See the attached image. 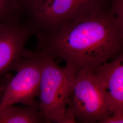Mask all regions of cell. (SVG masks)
I'll use <instances>...</instances> for the list:
<instances>
[{"instance_id":"6da1fadb","label":"cell","mask_w":123,"mask_h":123,"mask_svg":"<svg viewBox=\"0 0 123 123\" xmlns=\"http://www.w3.org/2000/svg\"><path fill=\"white\" fill-rule=\"evenodd\" d=\"M37 50L77 72L93 71L122 53L123 24L108 5L83 18L35 34Z\"/></svg>"},{"instance_id":"7a4b0ae2","label":"cell","mask_w":123,"mask_h":123,"mask_svg":"<svg viewBox=\"0 0 123 123\" xmlns=\"http://www.w3.org/2000/svg\"><path fill=\"white\" fill-rule=\"evenodd\" d=\"M36 52L42 62L39 105L46 123H76L67 110L75 71L67 65L58 66L53 58L40 51Z\"/></svg>"},{"instance_id":"3957f363","label":"cell","mask_w":123,"mask_h":123,"mask_svg":"<svg viewBox=\"0 0 123 123\" xmlns=\"http://www.w3.org/2000/svg\"><path fill=\"white\" fill-rule=\"evenodd\" d=\"M15 76L6 75L0 87V110L5 107L22 104L33 105L38 96L42 62L37 53L24 49L23 57L15 69Z\"/></svg>"},{"instance_id":"277c9868","label":"cell","mask_w":123,"mask_h":123,"mask_svg":"<svg viewBox=\"0 0 123 123\" xmlns=\"http://www.w3.org/2000/svg\"><path fill=\"white\" fill-rule=\"evenodd\" d=\"M68 115L75 121L98 123L112 114L105 95L92 71L76 73L67 104Z\"/></svg>"},{"instance_id":"5b68a950","label":"cell","mask_w":123,"mask_h":123,"mask_svg":"<svg viewBox=\"0 0 123 123\" xmlns=\"http://www.w3.org/2000/svg\"><path fill=\"white\" fill-rule=\"evenodd\" d=\"M108 5V0H46L27 13L34 33L83 18Z\"/></svg>"},{"instance_id":"8992f818","label":"cell","mask_w":123,"mask_h":123,"mask_svg":"<svg viewBox=\"0 0 123 123\" xmlns=\"http://www.w3.org/2000/svg\"><path fill=\"white\" fill-rule=\"evenodd\" d=\"M34 30L28 22L0 23V80L15 71L23 57L24 47Z\"/></svg>"},{"instance_id":"52a82bcc","label":"cell","mask_w":123,"mask_h":123,"mask_svg":"<svg viewBox=\"0 0 123 123\" xmlns=\"http://www.w3.org/2000/svg\"><path fill=\"white\" fill-rule=\"evenodd\" d=\"M112 114L123 111V54L92 71Z\"/></svg>"},{"instance_id":"ba28073f","label":"cell","mask_w":123,"mask_h":123,"mask_svg":"<svg viewBox=\"0 0 123 123\" xmlns=\"http://www.w3.org/2000/svg\"><path fill=\"white\" fill-rule=\"evenodd\" d=\"M46 123L37 101L25 107L8 106L0 110V123Z\"/></svg>"},{"instance_id":"9c48e42d","label":"cell","mask_w":123,"mask_h":123,"mask_svg":"<svg viewBox=\"0 0 123 123\" xmlns=\"http://www.w3.org/2000/svg\"><path fill=\"white\" fill-rule=\"evenodd\" d=\"M23 12L22 7L18 0H0V23L20 22Z\"/></svg>"},{"instance_id":"30bf717a","label":"cell","mask_w":123,"mask_h":123,"mask_svg":"<svg viewBox=\"0 0 123 123\" xmlns=\"http://www.w3.org/2000/svg\"><path fill=\"white\" fill-rule=\"evenodd\" d=\"M110 12L123 24V0H108Z\"/></svg>"},{"instance_id":"8fae6325","label":"cell","mask_w":123,"mask_h":123,"mask_svg":"<svg viewBox=\"0 0 123 123\" xmlns=\"http://www.w3.org/2000/svg\"><path fill=\"white\" fill-rule=\"evenodd\" d=\"M23 12L29 13L43 4L46 0H18Z\"/></svg>"},{"instance_id":"7c38bea8","label":"cell","mask_w":123,"mask_h":123,"mask_svg":"<svg viewBox=\"0 0 123 123\" xmlns=\"http://www.w3.org/2000/svg\"><path fill=\"white\" fill-rule=\"evenodd\" d=\"M99 123H123V111L115 112L110 116L101 119Z\"/></svg>"}]
</instances>
